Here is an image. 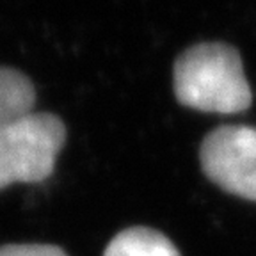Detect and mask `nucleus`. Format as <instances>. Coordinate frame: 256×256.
Here are the masks:
<instances>
[{
    "mask_svg": "<svg viewBox=\"0 0 256 256\" xmlns=\"http://www.w3.org/2000/svg\"><path fill=\"white\" fill-rule=\"evenodd\" d=\"M66 142V124L52 112H30L0 130V190L50 178Z\"/></svg>",
    "mask_w": 256,
    "mask_h": 256,
    "instance_id": "2",
    "label": "nucleus"
},
{
    "mask_svg": "<svg viewBox=\"0 0 256 256\" xmlns=\"http://www.w3.org/2000/svg\"><path fill=\"white\" fill-rule=\"evenodd\" d=\"M0 256H68L50 244H8L0 246Z\"/></svg>",
    "mask_w": 256,
    "mask_h": 256,
    "instance_id": "6",
    "label": "nucleus"
},
{
    "mask_svg": "<svg viewBox=\"0 0 256 256\" xmlns=\"http://www.w3.org/2000/svg\"><path fill=\"white\" fill-rule=\"evenodd\" d=\"M36 104V89L18 70L0 66V130L30 114Z\"/></svg>",
    "mask_w": 256,
    "mask_h": 256,
    "instance_id": "5",
    "label": "nucleus"
},
{
    "mask_svg": "<svg viewBox=\"0 0 256 256\" xmlns=\"http://www.w3.org/2000/svg\"><path fill=\"white\" fill-rule=\"evenodd\" d=\"M172 88L182 105L201 112L235 114L252 102L240 54L217 41L194 44L176 59Z\"/></svg>",
    "mask_w": 256,
    "mask_h": 256,
    "instance_id": "1",
    "label": "nucleus"
},
{
    "mask_svg": "<svg viewBox=\"0 0 256 256\" xmlns=\"http://www.w3.org/2000/svg\"><path fill=\"white\" fill-rule=\"evenodd\" d=\"M200 162L212 184L256 203V128L224 124L212 130L201 142Z\"/></svg>",
    "mask_w": 256,
    "mask_h": 256,
    "instance_id": "3",
    "label": "nucleus"
},
{
    "mask_svg": "<svg viewBox=\"0 0 256 256\" xmlns=\"http://www.w3.org/2000/svg\"><path fill=\"white\" fill-rule=\"evenodd\" d=\"M104 256H182L166 235L146 226H132L108 242Z\"/></svg>",
    "mask_w": 256,
    "mask_h": 256,
    "instance_id": "4",
    "label": "nucleus"
}]
</instances>
